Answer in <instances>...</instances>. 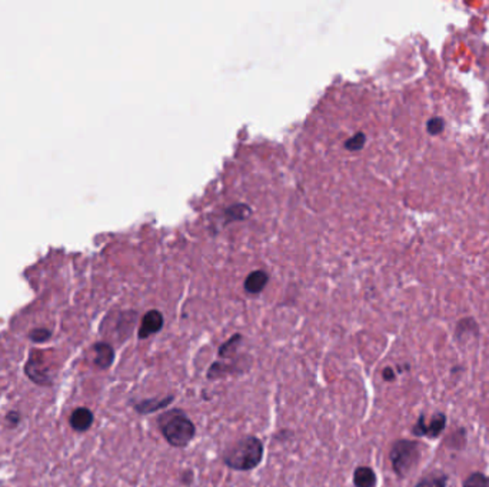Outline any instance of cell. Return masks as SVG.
Listing matches in <instances>:
<instances>
[{"label":"cell","mask_w":489,"mask_h":487,"mask_svg":"<svg viewBox=\"0 0 489 487\" xmlns=\"http://www.w3.org/2000/svg\"><path fill=\"white\" fill-rule=\"evenodd\" d=\"M174 399H176L174 395H168V396H161V397L132 400L130 404L133 407V411L139 416H149L153 413H158L161 411H165L166 407H169L174 402Z\"/></svg>","instance_id":"52a82bcc"},{"label":"cell","mask_w":489,"mask_h":487,"mask_svg":"<svg viewBox=\"0 0 489 487\" xmlns=\"http://www.w3.org/2000/svg\"><path fill=\"white\" fill-rule=\"evenodd\" d=\"M25 375L28 376V379L37 384V386H52L53 383V377L50 375L49 367L45 364V360L42 358V355L39 353H30L29 359L25 364Z\"/></svg>","instance_id":"8992f818"},{"label":"cell","mask_w":489,"mask_h":487,"mask_svg":"<svg viewBox=\"0 0 489 487\" xmlns=\"http://www.w3.org/2000/svg\"><path fill=\"white\" fill-rule=\"evenodd\" d=\"M265 446L257 436H245L225 447L222 462L230 470L250 472L262 463Z\"/></svg>","instance_id":"6da1fadb"},{"label":"cell","mask_w":489,"mask_h":487,"mask_svg":"<svg viewBox=\"0 0 489 487\" xmlns=\"http://www.w3.org/2000/svg\"><path fill=\"white\" fill-rule=\"evenodd\" d=\"M5 422H6V426L10 427V428L17 427L22 422V413L19 412V411H10V412H8V415L5 417Z\"/></svg>","instance_id":"7402d4cb"},{"label":"cell","mask_w":489,"mask_h":487,"mask_svg":"<svg viewBox=\"0 0 489 487\" xmlns=\"http://www.w3.org/2000/svg\"><path fill=\"white\" fill-rule=\"evenodd\" d=\"M94 423V415L88 407H77L69 417V424L74 432L85 433Z\"/></svg>","instance_id":"30bf717a"},{"label":"cell","mask_w":489,"mask_h":487,"mask_svg":"<svg viewBox=\"0 0 489 487\" xmlns=\"http://www.w3.org/2000/svg\"><path fill=\"white\" fill-rule=\"evenodd\" d=\"M252 364H253V358L250 355H238L237 358L229 360H217L209 366L206 372V379L214 382V380L226 379L229 376H241L249 372Z\"/></svg>","instance_id":"277c9868"},{"label":"cell","mask_w":489,"mask_h":487,"mask_svg":"<svg viewBox=\"0 0 489 487\" xmlns=\"http://www.w3.org/2000/svg\"><path fill=\"white\" fill-rule=\"evenodd\" d=\"M382 379L388 383L390 382H395L397 380V372L392 369V367H385L382 370Z\"/></svg>","instance_id":"cb8c5ba5"},{"label":"cell","mask_w":489,"mask_h":487,"mask_svg":"<svg viewBox=\"0 0 489 487\" xmlns=\"http://www.w3.org/2000/svg\"><path fill=\"white\" fill-rule=\"evenodd\" d=\"M462 487H489V476L483 475L482 472H474L465 477Z\"/></svg>","instance_id":"ac0fdd59"},{"label":"cell","mask_w":489,"mask_h":487,"mask_svg":"<svg viewBox=\"0 0 489 487\" xmlns=\"http://www.w3.org/2000/svg\"><path fill=\"white\" fill-rule=\"evenodd\" d=\"M466 336L478 338L479 336V327L478 323L472 318H465L458 322L457 329H455V339L458 342H462Z\"/></svg>","instance_id":"5bb4252c"},{"label":"cell","mask_w":489,"mask_h":487,"mask_svg":"<svg viewBox=\"0 0 489 487\" xmlns=\"http://www.w3.org/2000/svg\"><path fill=\"white\" fill-rule=\"evenodd\" d=\"M92 350L94 353L93 363L99 370H109L116 359L114 349L110 343L108 342H96L92 346Z\"/></svg>","instance_id":"9c48e42d"},{"label":"cell","mask_w":489,"mask_h":487,"mask_svg":"<svg viewBox=\"0 0 489 487\" xmlns=\"http://www.w3.org/2000/svg\"><path fill=\"white\" fill-rule=\"evenodd\" d=\"M448 424V417L445 413H435L431 420H428L426 416L422 413L417 423L412 426V435L415 437H428V439H438Z\"/></svg>","instance_id":"5b68a950"},{"label":"cell","mask_w":489,"mask_h":487,"mask_svg":"<svg viewBox=\"0 0 489 487\" xmlns=\"http://www.w3.org/2000/svg\"><path fill=\"white\" fill-rule=\"evenodd\" d=\"M445 446L449 447V449H454V450L465 449V446H466V431L465 428L459 427L458 431L449 435L445 440Z\"/></svg>","instance_id":"2e32d148"},{"label":"cell","mask_w":489,"mask_h":487,"mask_svg":"<svg viewBox=\"0 0 489 487\" xmlns=\"http://www.w3.org/2000/svg\"><path fill=\"white\" fill-rule=\"evenodd\" d=\"M243 343V336L241 333H237V335H233L230 336L225 343H222L219 346V350H218V358L221 360H229V359H233V358H237L239 353H238V350L241 347V344Z\"/></svg>","instance_id":"4fadbf2b"},{"label":"cell","mask_w":489,"mask_h":487,"mask_svg":"<svg viewBox=\"0 0 489 487\" xmlns=\"http://www.w3.org/2000/svg\"><path fill=\"white\" fill-rule=\"evenodd\" d=\"M165 326V318L162 315V311L159 310H149L143 315L139 330H138V339L139 340H146L150 336L159 333Z\"/></svg>","instance_id":"ba28073f"},{"label":"cell","mask_w":489,"mask_h":487,"mask_svg":"<svg viewBox=\"0 0 489 487\" xmlns=\"http://www.w3.org/2000/svg\"><path fill=\"white\" fill-rule=\"evenodd\" d=\"M250 207L246 206V205H233L230 206L229 209H226V213H225V216H226V220L230 222V220H242L245 219L248 214H250Z\"/></svg>","instance_id":"e0dca14e"},{"label":"cell","mask_w":489,"mask_h":487,"mask_svg":"<svg viewBox=\"0 0 489 487\" xmlns=\"http://www.w3.org/2000/svg\"><path fill=\"white\" fill-rule=\"evenodd\" d=\"M448 480L449 477L446 473L441 470H435L419 479L414 487H446Z\"/></svg>","instance_id":"9a60e30c"},{"label":"cell","mask_w":489,"mask_h":487,"mask_svg":"<svg viewBox=\"0 0 489 487\" xmlns=\"http://www.w3.org/2000/svg\"><path fill=\"white\" fill-rule=\"evenodd\" d=\"M365 142H366V136L359 132V133L354 134L350 139H348L345 142V147L348 150H359V149H362L365 146Z\"/></svg>","instance_id":"ffe728a7"},{"label":"cell","mask_w":489,"mask_h":487,"mask_svg":"<svg viewBox=\"0 0 489 487\" xmlns=\"http://www.w3.org/2000/svg\"><path fill=\"white\" fill-rule=\"evenodd\" d=\"M354 480L355 487H377L378 477L375 470L369 466H358L354 470Z\"/></svg>","instance_id":"7c38bea8"},{"label":"cell","mask_w":489,"mask_h":487,"mask_svg":"<svg viewBox=\"0 0 489 487\" xmlns=\"http://www.w3.org/2000/svg\"><path fill=\"white\" fill-rule=\"evenodd\" d=\"M179 481H181L183 486H192L193 481H194V473H193V470H183V472L179 475Z\"/></svg>","instance_id":"603a6c76"},{"label":"cell","mask_w":489,"mask_h":487,"mask_svg":"<svg viewBox=\"0 0 489 487\" xmlns=\"http://www.w3.org/2000/svg\"><path fill=\"white\" fill-rule=\"evenodd\" d=\"M52 338V330L46 327H36L29 332V339L33 343H45Z\"/></svg>","instance_id":"d6986e66"},{"label":"cell","mask_w":489,"mask_h":487,"mask_svg":"<svg viewBox=\"0 0 489 487\" xmlns=\"http://www.w3.org/2000/svg\"><path fill=\"white\" fill-rule=\"evenodd\" d=\"M156 426L166 443L176 449H185L197 436V426L182 408H170L156 417Z\"/></svg>","instance_id":"7a4b0ae2"},{"label":"cell","mask_w":489,"mask_h":487,"mask_svg":"<svg viewBox=\"0 0 489 487\" xmlns=\"http://www.w3.org/2000/svg\"><path fill=\"white\" fill-rule=\"evenodd\" d=\"M268 282H269V276L265 270H255L245 279L243 287L250 295H259L266 287Z\"/></svg>","instance_id":"8fae6325"},{"label":"cell","mask_w":489,"mask_h":487,"mask_svg":"<svg viewBox=\"0 0 489 487\" xmlns=\"http://www.w3.org/2000/svg\"><path fill=\"white\" fill-rule=\"evenodd\" d=\"M443 127H445V123L441 118H432V119H429L426 123V130L429 134H432V136L442 133Z\"/></svg>","instance_id":"44dd1931"},{"label":"cell","mask_w":489,"mask_h":487,"mask_svg":"<svg viewBox=\"0 0 489 487\" xmlns=\"http://www.w3.org/2000/svg\"><path fill=\"white\" fill-rule=\"evenodd\" d=\"M389 460L394 473L399 479H406L421 460V443L408 439L395 440L390 447Z\"/></svg>","instance_id":"3957f363"}]
</instances>
